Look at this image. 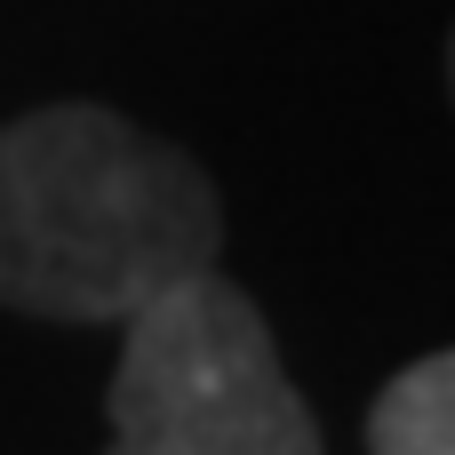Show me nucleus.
I'll use <instances>...</instances> for the list:
<instances>
[{"mask_svg":"<svg viewBox=\"0 0 455 455\" xmlns=\"http://www.w3.org/2000/svg\"><path fill=\"white\" fill-rule=\"evenodd\" d=\"M224 200L192 152L104 104H40L0 128V304L120 328L160 288L216 272Z\"/></svg>","mask_w":455,"mask_h":455,"instance_id":"nucleus-1","label":"nucleus"},{"mask_svg":"<svg viewBox=\"0 0 455 455\" xmlns=\"http://www.w3.org/2000/svg\"><path fill=\"white\" fill-rule=\"evenodd\" d=\"M104 416V455H320V424L264 312L224 272H192L120 320Z\"/></svg>","mask_w":455,"mask_h":455,"instance_id":"nucleus-2","label":"nucleus"},{"mask_svg":"<svg viewBox=\"0 0 455 455\" xmlns=\"http://www.w3.org/2000/svg\"><path fill=\"white\" fill-rule=\"evenodd\" d=\"M368 455H455V360L424 352L368 408Z\"/></svg>","mask_w":455,"mask_h":455,"instance_id":"nucleus-3","label":"nucleus"}]
</instances>
